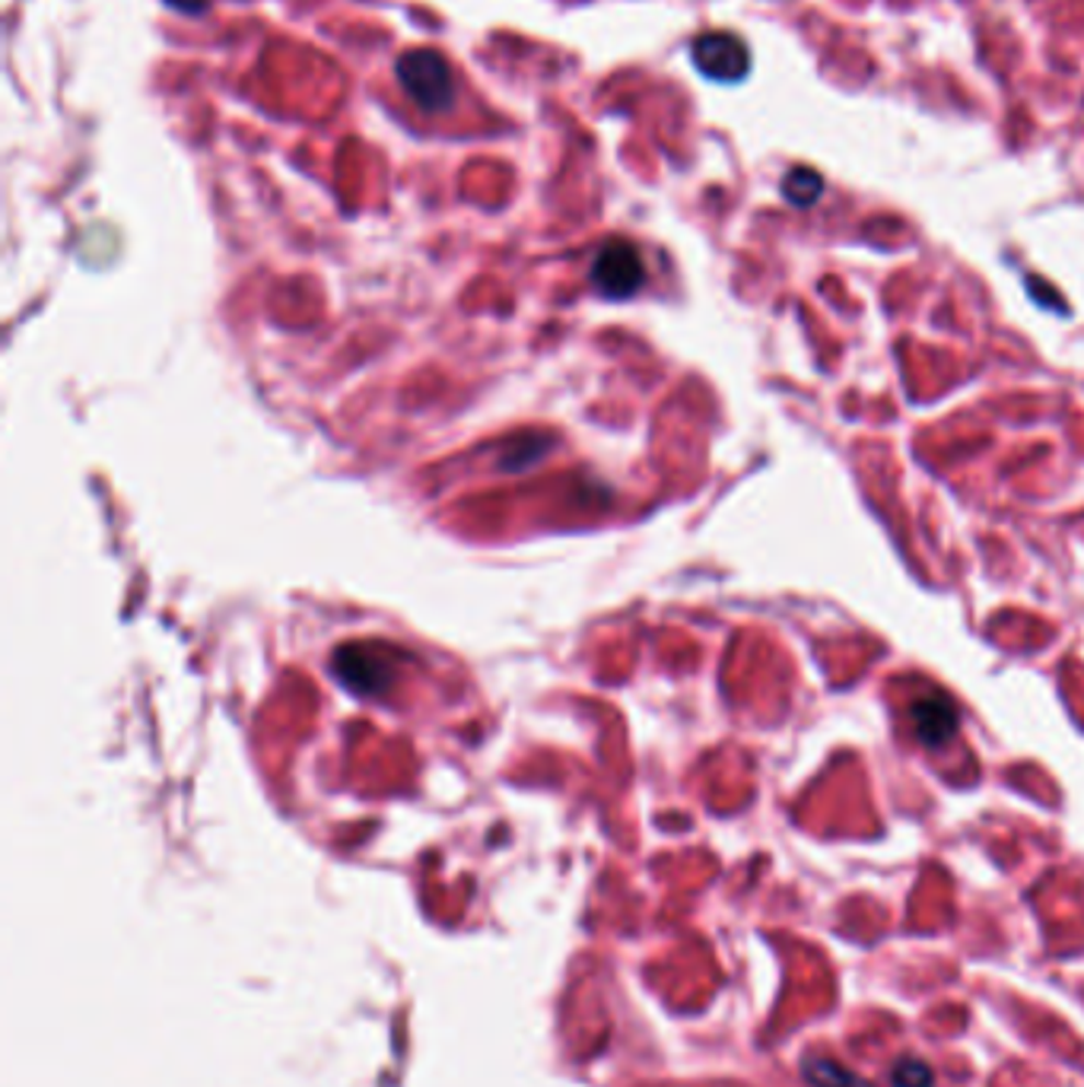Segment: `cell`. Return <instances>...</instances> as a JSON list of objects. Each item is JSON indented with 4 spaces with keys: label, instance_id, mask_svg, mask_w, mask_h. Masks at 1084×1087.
Masks as SVG:
<instances>
[{
    "label": "cell",
    "instance_id": "277c9868",
    "mask_svg": "<svg viewBox=\"0 0 1084 1087\" xmlns=\"http://www.w3.org/2000/svg\"><path fill=\"white\" fill-rule=\"evenodd\" d=\"M691 61L716 83H738L751 70V52L734 33H703L691 45Z\"/></svg>",
    "mask_w": 1084,
    "mask_h": 1087
},
{
    "label": "cell",
    "instance_id": "7a4b0ae2",
    "mask_svg": "<svg viewBox=\"0 0 1084 1087\" xmlns=\"http://www.w3.org/2000/svg\"><path fill=\"white\" fill-rule=\"evenodd\" d=\"M646 284V264L634 242L611 239L592 261V287L607 299H630Z\"/></svg>",
    "mask_w": 1084,
    "mask_h": 1087
},
{
    "label": "cell",
    "instance_id": "6da1fadb",
    "mask_svg": "<svg viewBox=\"0 0 1084 1087\" xmlns=\"http://www.w3.org/2000/svg\"><path fill=\"white\" fill-rule=\"evenodd\" d=\"M398 83L420 112L443 115L455 105V73L436 48H411L395 65Z\"/></svg>",
    "mask_w": 1084,
    "mask_h": 1087
},
{
    "label": "cell",
    "instance_id": "ba28073f",
    "mask_svg": "<svg viewBox=\"0 0 1084 1087\" xmlns=\"http://www.w3.org/2000/svg\"><path fill=\"white\" fill-rule=\"evenodd\" d=\"M891 1085L893 1087H932L935 1085V1075H932V1068L925 1065L923 1059H916V1055H906V1059H900V1062L893 1065Z\"/></svg>",
    "mask_w": 1084,
    "mask_h": 1087
},
{
    "label": "cell",
    "instance_id": "9c48e42d",
    "mask_svg": "<svg viewBox=\"0 0 1084 1087\" xmlns=\"http://www.w3.org/2000/svg\"><path fill=\"white\" fill-rule=\"evenodd\" d=\"M166 7H172V10H179L185 16H201L210 3L207 0H166Z\"/></svg>",
    "mask_w": 1084,
    "mask_h": 1087
},
{
    "label": "cell",
    "instance_id": "52a82bcc",
    "mask_svg": "<svg viewBox=\"0 0 1084 1087\" xmlns=\"http://www.w3.org/2000/svg\"><path fill=\"white\" fill-rule=\"evenodd\" d=\"M821 192H824V179L811 165H798L783 179V194L796 207H811L821 197Z\"/></svg>",
    "mask_w": 1084,
    "mask_h": 1087
},
{
    "label": "cell",
    "instance_id": "5b68a950",
    "mask_svg": "<svg viewBox=\"0 0 1084 1087\" xmlns=\"http://www.w3.org/2000/svg\"><path fill=\"white\" fill-rule=\"evenodd\" d=\"M913 719V732L923 741L925 747H942L957 735V709L951 700L945 697H923L920 703H913L910 709Z\"/></svg>",
    "mask_w": 1084,
    "mask_h": 1087
},
{
    "label": "cell",
    "instance_id": "8992f818",
    "mask_svg": "<svg viewBox=\"0 0 1084 1087\" xmlns=\"http://www.w3.org/2000/svg\"><path fill=\"white\" fill-rule=\"evenodd\" d=\"M801 1075L811 1087H871L865 1078H859L856 1072H846L840 1062L824 1059V1055H811L801 1065Z\"/></svg>",
    "mask_w": 1084,
    "mask_h": 1087
},
{
    "label": "cell",
    "instance_id": "3957f363",
    "mask_svg": "<svg viewBox=\"0 0 1084 1087\" xmlns=\"http://www.w3.org/2000/svg\"><path fill=\"white\" fill-rule=\"evenodd\" d=\"M334 674L341 677V684L347 690L360 694V697L383 694L395 680V668L388 665V649H379L376 642H360V645L338 649Z\"/></svg>",
    "mask_w": 1084,
    "mask_h": 1087
}]
</instances>
